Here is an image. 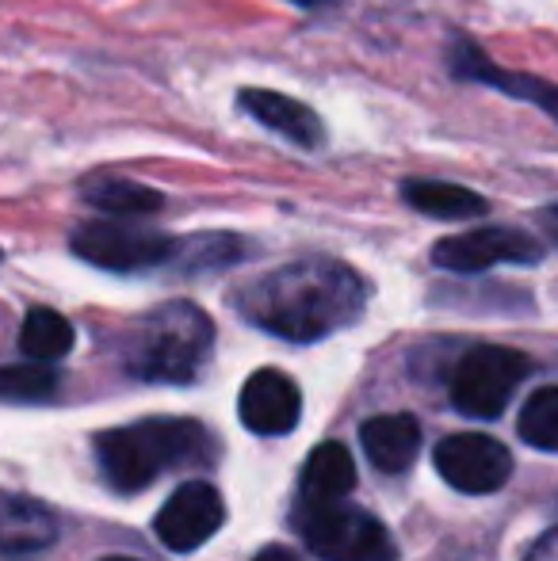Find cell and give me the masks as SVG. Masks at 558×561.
Returning a JSON list of instances; mask_svg holds the SVG:
<instances>
[{
    "instance_id": "24",
    "label": "cell",
    "mask_w": 558,
    "mask_h": 561,
    "mask_svg": "<svg viewBox=\"0 0 558 561\" xmlns=\"http://www.w3.org/2000/svg\"><path fill=\"white\" fill-rule=\"evenodd\" d=\"M291 4L310 8V12H318V8H333V4H341V0H291Z\"/></svg>"
},
{
    "instance_id": "10",
    "label": "cell",
    "mask_w": 558,
    "mask_h": 561,
    "mask_svg": "<svg viewBox=\"0 0 558 561\" xmlns=\"http://www.w3.org/2000/svg\"><path fill=\"white\" fill-rule=\"evenodd\" d=\"M447 69H452L455 81L467 84H486V89L501 92L509 100H521V104L539 107L547 118L558 123V84L544 81V77L532 73H513V69L493 66L482 54V46L467 35H452V46H447Z\"/></svg>"
},
{
    "instance_id": "23",
    "label": "cell",
    "mask_w": 558,
    "mask_h": 561,
    "mask_svg": "<svg viewBox=\"0 0 558 561\" xmlns=\"http://www.w3.org/2000/svg\"><path fill=\"white\" fill-rule=\"evenodd\" d=\"M253 561H298L287 547H264Z\"/></svg>"
},
{
    "instance_id": "14",
    "label": "cell",
    "mask_w": 558,
    "mask_h": 561,
    "mask_svg": "<svg viewBox=\"0 0 558 561\" xmlns=\"http://www.w3.org/2000/svg\"><path fill=\"white\" fill-rule=\"evenodd\" d=\"M81 199L96 207L100 215H112L115 222L149 218L164 210V195L157 187H146L127 176H107V172H92L81 180Z\"/></svg>"
},
{
    "instance_id": "8",
    "label": "cell",
    "mask_w": 558,
    "mask_h": 561,
    "mask_svg": "<svg viewBox=\"0 0 558 561\" xmlns=\"http://www.w3.org/2000/svg\"><path fill=\"white\" fill-rule=\"evenodd\" d=\"M436 470L452 489L486 496L501 489L513 473V455L505 444L482 432H455L436 444Z\"/></svg>"
},
{
    "instance_id": "26",
    "label": "cell",
    "mask_w": 558,
    "mask_h": 561,
    "mask_svg": "<svg viewBox=\"0 0 558 561\" xmlns=\"http://www.w3.org/2000/svg\"><path fill=\"white\" fill-rule=\"evenodd\" d=\"M100 561H138V558H123V554H112V558H100Z\"/></svg>"
},
{
    "instance_id": "15",
    "label": "cell",
    "mask_w": 558,
    "mask_h": 561,
    "mask_svg": "<svg viewBox=\"0 0 558 561\" xmlns=\"http://www.w3.org/2000/svg\"><path fill=\"white\" fill-rule=\"evenodd\" d=\"M356 489V466H352L349 447L341 444H321L310 450L298 478V504H337L349 501Z\"/></svg>"
},
{
    "instance_id": "9",
    "label": "cell",
    "mask_w": 558,
    "mask_h": 561,
    "mask_svg": "<svg viewBox=\"0 0 558 561\" xmlns=\"http://www.w3.org/2000/svg\"><path fill=\"white\" fill-rule=\"evenodd\" d=\"M223 524H226V504L218 496V489L210 481H187V485H180L161 504V512L153 519V531L172 554H192L203 542L215 539Z\"/></svg>"
},
{
    "instance_id": "4",
    "label": "cell",
    "mask_w": 558,
    "mask_h": 561,
    "mask_svg": "<svg viewBox=\"0 0 558 561\" xmlns=\"http://www.w3.org/2000/svg\"><path fill=\"white\" fill-rule=\"evenodd\" d=\"M295 531L321 561H395L387 527L349 501L295 504Z\"/></svg>"
},
{
    "instance_id": "25",
    "label": "cell",
    "mask_w": 558,
    "mask_h": 561,
    "mask_svg": "<svg viewBox=\"0 0 558 561\" xmlns=\"http://www.w3.org/2000/svg\"><path fill=\"white\" fill-rule=\"evenodd\" d=\"M544 222L551 226V229H558V203H555V207H547V210H544Z\"/></svg>"
},
{
    "instance_id": "1",
    "label": "cell",
    "mask_w": 558,
    "mask_h": 561,
    "mask_svg": "<svg viewBox=\"0 0 558 561\" xmlns=\"http://www.w3.org/2000/svg\"><path fill=\"white\" fill-rule=\"evenodd\" d=\"M241 318L295 344H314L356 325L367 306V283L356 267L329 256H310L261 275L234 295Z\"/></svg>"
},
{
    "instance_id": "18",
    "label": "cell",
    "mask_w": 558,
    "mask_h": 561,
    "mask_svg": "<svg viewBox=\"0 0 558 561\" xmlns=\"http://www.w3.org/2000/svg\"><path fill=\"white\" fill-rule=\"evenodd\" d=\"M20 347L31 363H54L73 347V325L54 310H31L20 329Z\"/></svg>"
},
{
    "instance_id": "3",
    "label": "cell",
    "mask_w": 558,
    "mask_h": 561,
    "mask_svg": "<svg viewBox=\"0 0 558 561\" xmlns=\"http://www.w3.org/2000/svg\"><path fill=\"white\" fill-rule=\"evenodd\" d=\"M215 344V325L192 302H164L135 325L127 370L141 382H192Z\"/></svg>"
},
{
    "instance_id": "16",
    "label": "cell",
    "mask_w": 558,
    "mask_h": 561,
    "mask_svg": "<svg viewBox=\"0 0 558 561\" xmlns=\"http://www.w3.org/2000/svg\"><path fill=\"white\" fill-rule=\"evenodd\" d=\"M360 439H364L372 466H379L383 473H402L406 466H413V458L421 450V424L410 413L372 416L360 428Z\"/></svg>"
},
{
    "instance_id": "13",
    "label": "cell",
    "mask_w": 558,
    "mask_h": 561,
    "mask_svg": "<svg viewBox=\"0 0 558 561\" xmlns=\"http://www.w3.org/2000/svg\"><path fill=\"white\" fill-rule=\"evenodd\" d=\"M58 542V516L35 496L0 493V554L31 558Z\"/></svg>"
},
{
    "instance_id": "19",
    "label": "cell",
    "mask_w": 558,
    "mask_h": 561,
    "mask_svg": "<svg viewBox=\"0 0 558 561\" xmlns=\"http://www.w3.org/2000/svg\"><path fill=\"white\" fill-rule=\"evenodd\" d=\"M58 393V370L50 363H12L0 367V401H15V405H38Z\"/></svg>"
},
{
    "instance_id": "22",
    "label": "cell",
    "mask_w": 558,
    "mask_h": 561,
    "mask_svg": "<svg viewBox=\"0 0 558 561\" xmlns=\"http://www.w3.org/2000/svg\"><path fill=\"white\" fill-rule=\"evenodd\" d=\"M528 561H558V527H551V531L532 547Z\"/></svg>"
},
{
    "instance_id": "7",
    "label": "cell",
    "mask_w": 558,
    "mask_h": 561,
    "mask_svg": "<svg viewBox=\"0 0 558 561\" xmlns=\"http://www.w3.org/2000/svg\"><path fill=\"white\" fill-rule=\"evenodd\" d=\"M544 244L513 226H482L432 244V264L455 275L490 272L498 264H539Z\"/></svg>"
},
{
    "instance_id": "21",
    "label": "cell",
    "mask_w": 558,
    "mask_h": 561,
    "mask_svg": "<svg viewBox=\"0 0 558 561\" xmlns=\"http://www.w3.org/2000/svg\"><path fill=\"white\" fill-rule=\"evenodd\" d=\"M246 256V244L230 233H203L195 241H180L176 260H184L187 267H226L234 260Z\"/></svg>"
},
{
    "instance_id": "6",
    "label": "cell",
    "mask_w": 558,
    "mask_h": 561,
    "mask_svg": "<svg viewBox=\"0 0 558 561\" xmlns=\"http://www.w3.org/2000/svg\"><path fill=\"white\" fill-rule=\"evenodd\" d=\"M69 249L84 264L104 272H146L176 260L180 237L141 229L135 222H81L69 237Z\"/></svg>"
},
{
    "instance_id": "5",
    "label": "cell",
    "mask_w": 558,
    "mask_h": 561,
    "mask_svg": "<svg viewBox=\"0 0 558 561\" xmlns=\"http://www.w3.org/2000/svg\"><path fill=\"white\" fill-rule=\"evenodd\" d=\"M532 370L528 355L505 344H475L452 375V405L475 421H493L505 413L516 386Z\"/></svg>"
},
{
    "instance_id": "27",
    "label": "cell",
    "mask_w": 558,
    "mask_h": 561,
    "mask_svg": "<svg viewBox=\"0 0 558 561\" xmlns=\"http://www.w3.org/2000/svg\"><path fill=\"white\" fill-rule=\"evenodd\" d=\"M0 256H4V252H0Z\"/></svg>"
},
{
    "instance_id": "20",
    "label": "cell",
    "mask_w": 558,
    "mask_h": 561,
    "mask_svg": "<svg viewBox=\"0 0 558 561\" xmlns=\"http://www.w3.org/2000/svg\"><path fill=\"white\" fill-rule=\"evenodd\" d=\"M521 439L536 450H558V386H539L521 409Z\"/></svg>"
},
{
    "instance_id": "17",
    "label": "cell",
    "mask_w": 558,
    "mask_h": 561,
    "mask_svg": "<svg viewBox=\"0 0 558 561\" xmlns=\"http://www.w3.org/2000/svg\"><path fill=\"white\" fill-rule=\"evenodd\" d=\"M402 199L418 215L436 218V222H467V218H482L490 210L486 195L463 184H447V180H406Z\"/></svg>"
},
{
    "instance_id": "2",
    "label": "cell",
    "mask_w": 558,
    "mask_h": 561,
    "mask_svg": "<svg viewBox=\"0 0 558 561\" xmlns=\"http://www.w3.org/2000/svg\"><path fill=\"white\" fill-rule=\"evenodd\" d=\"M210 436L195 421H169V416H149V421L112 428L96 436V462L104 481L115 493H138L149 481L161 478L169 466L180 462H207Z\"/></svg>"
},
{
    "instance_id": "12",
    "label": "cell",
    "mask_w": 558,
    "mask_h": 561,
    "mask_svg": "<svg viewBox=\"0 0 558 561\" xmlns=\"http://www.w3.org/2000/svg\"><path fill=\"white\" fill-rule=\"evenodd\" d=\"M238 107L261 126L276 130L280 138L295 141L298 149H321L326 146V126H321L318 112L295 96H283L272 89H241Z\"/></svg>"
},
{
    "instance_id": "11",
    "label": "cell",
    "mask_w": 558,
    "mask_h": 561,
    "mask_svg": "<svg viewBox=\"0 0 558 561\" xmlns=\"http://www.w3.org/2000/svg\"><path fill=\"white\" fill-rule=\"evenodd\" d=\"M238 416L257 436H287V432H295L298 416H303V393H298L295 378L276 367L249 375L238 398Z\"/></svg>"
}]
</instances>
